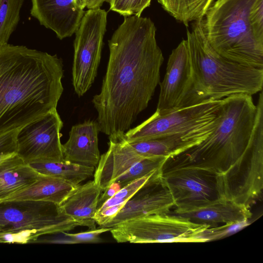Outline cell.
<instances>
[{"label":"cell","instance_id":"6da1fadb","mask_svg":"<svg viewBox=\"0 0 263 263\" xmlns=\"http://www.w3.org/2000/svg\"><path fill=\"white\" fill-rule=\"evenodd\" d=\"M195 167L216 174L222 196L248 207L261 200L263 190V106L252 96L221 99L216 125L199 143L167 157L162 173Z\"/></svg>","mask_w":263,"mask_h":263},{"label":"cell","instance_id":"7a4b0ae2","mask_svg":"<svg viewBox=\"0 0 263 263\" xmlns=\"http://www.w3.org/2000/svg\"><path fill=\"white\" fill-rule=\"evenodd\" d=\"M149 17L130 16L108 41L109 55L99 93L92 102L99 131L119 141L147 107L160 83L164 61Z\"/></svg>","mask_w":263,"mask_h":263},{"label":"cell","instance_id":"3957f363","mask_svg":"<svg viewBox=\"0 0 263 263\" xmlns=\"http://www.w3.org/2000/svg\"><path fill=\"white\" fill-rule=\"evenodd\" d=\"M56 54L8 43L0 47V136L57 109L64 88Z\"/></svg>","mask_w":263,"mask_h":263},{"label":"cell","instance_id":"277c9868","mask_svg":"<svg viewBox=\"0 0 263 263\" xmlns=\"http://www.w3.org/2000/svg\"><path fill=\"white\" fill-rule=\"evenodd\" d=\"M202 20L187 30L186 42L194 89L202 101L221 100L244 93L251 96L262 91L263 69L243 65L218 54L208 42Z\"/></svg>","mask_w":263,"mask_h":263},{"label":"cell","instance_id":"5b68a950","mask_svg":"<svg viewBox=\"0 0 263 263\" xmlns=\"http://www.w3.org/2000/svg\"><path fill=\"white\" fill-rule=\"evenodd\" d=\"M256 0H216L202 20L205 37L222 57L263 69V42L255 35L250 11Z\"/></svg>","mask_w":263,"mask_h":263},{"label":"cell","instance_id":"8992f818","mask_svg":"<svg viewBox=\"0 0 263 263\" xmlns=\"http://www.w3.org/2000/svg\"><path fill=\"white\" fill-rule=\"evenodd\" d=\"M81 226L55 203L28 200L0 201V232L22 233L31 242L46 234L63 233Z\"/></svg>","mask_w":263,"mask_h":263},{"label":"cell","instance_id":"52a82bcc","mask_svg":"<svg viewBox=\"0 0 263 263\" xmlns=\"http://www.w3.org/2000/svg\"><path fill=\"white\" fill-rule=\"evenodd\" d=\"M118 242H202L207 226L196 224L170 214H154L129 219L111 227Z\"/></svg>","mask_w":263,"mask_h":263},{"label":"cell","instance_id":"ba28073f","mask_svg":"<svg viewBox=\"0 0 263 263\" xmlns=\"http://www.w3.org/2000/svg\"><path fill=\"white\" fill-rule=\"evenodd\" d=\"M107 13L100 8L85 11L75 32L72 82L76 94L83 96L91 87L101 61Z\"/></svg>","mask_w":263,"mask_h":263},{"label":"cell","instance_id":"9c48e42d","mask_svg":"<svg viewBox=\"0 0 263 263\" xmlns=\"http://www.w3.org/2000/svg\"><path fill=\"white\" fill-rule=\"evenodd\" d=\"M221 101L210 99L164 114L155 112L143 122L128 130L122 140L130 143L200 128L217 117Z\"/></svg>","mask_w":263,"mask_h":263},{"label":"cell","instance_id":"30bf717a","mask_svg":"<svg viewBox=\"0 0 263 263\" xmlns=\"http://www.w3.org/2000/svg\"><path fill=\"white\" fill-rule=\"evenodd\" d=\"M63 126L57 109L29 123L17 133V155L29 164L64 161L61 142Z\"/></svg>","mask_w":263,"mask_h":263},{"label":"cell","instance_id":"8fae6325","mask_svg":"<svg viewBox=\"0 0 263 263\" xmlns=\"http://www.w3.org/2000/svg\"><path fill=\"white\" fill-rule=\"evenodd\" d=\"M162 177L173 198L175 208L187 210L223 198L218 176L195 167L172 169Z\"/></svg>","mask_w":263,"mask_h":263},{"label":"cell","instance_id":"7c38bea8","mask_svg":"<svg viewBox=\"0 0 263 263\" xmlns=\"http://www.w3.org/2000/svg\"><path fill=\"white\" fill-rule=\"evenodd\" d=\"M159 84L157 113L164 114L204 101L194 89L186 40H182L172 50L168 59L166 73Z\"/></svg>","mask_w":263,"mask_h":263},{"label":"cell","instance_id":"4fadbf2b","mask_svg":"<svg viewBox=\"0 0 263 263\" xmlns=\"http://www.w3.org/2000/svg\"><path fill=\"white\" fill-rule=\"evenodd\" d=\"M175 203L162 174L151 179L125 204L117 216L102 227L154 214L168 213Z\"/></svg>","mask_w":263,"mask_h":263},{"label":"cell","instance_id":"5bb4252c","mask_svg":"<svg viewBox=\"0 0 263 263\" xmlns=\"http://www.w3.org/2000/svg\"><path fill=\"white\" fill-rule=\"evenodd\" d=\"M30 14L60 40L76 32L85 11L80 0H31Z\"/></svg>","mask_w":263,"mask_h":263},{"label":"cell","instance_id":"9a60e30c","mask_svg":"<svg viewBox=\"0 0 263 263\" xmlns=\"http://www.w3.org/2000/svg\"><path fill=\"white\" fill-rule=\"evenodd\" d=\"M144 157L123 140H109L107 151L100 156L95 168L93 180L102 192L114 182L123 187L128 175Z\"/></svg>","mask_w":263,"mask_h":263},{"label":"cell","instance_id":"2e32d148","mask_svg":"<svg viewBox=\"0 0 263 263\" xmlns=\"http://www.w3.org/2000/svg\"><path fill=\"white\" fill-rule=\"evenodd\" d=\"M168 214L209 228L247 222L252 215L250 208L226 198L193 209L175 208Z\"/></svg>","mask_w":263,"mask_h":263},{"label":"cell","instance_id":"e0dca14e","mask_svg":"<svg viewBox=\"0 0 263 263\" xmlns=\"http://www.w3.org/2000/svg\"><path fill=\"white\" fill-rule=\"evenodd\" d=\"M217 116L208 124L190 132L158 137L129 144L138 153L145 157L167 158L199 143L207 137L216 125Z\"/></svg>","mask_w":263,"mask_h":263},{"label":"cell","instance_id":"ac0fdd59","mask_svg":"<svg viewBox=\"0 0 263 263\" xmlns=\"http://www.w3.org/2000/svg\"><path fill=\"white\" fill-rule=\"evenodd\" d=\"M97 121L87 120L73 126L62 144L64 161L96 168L100 158Z\"/></svg>","mask_w":263,"mask_h":263},{"label":"cell","instance_id":"d6986e66","mask_svg":"<svg viewBox=\"0 0 263 263\" xmlns=\"http://www.w3.org/2000/svg\"><path fill=\"white\" fill-rule=\"evenodd\" d=\"M102 191L94 180L78 185L60 205L67 215L89 229L96 228L94 216Z\"/></svg>","mask_w":263,"mask_h":263},{"label":"cell","instance_id":"ffe728a7","mask_svg":"<svg viewBox=\"0 0 263 263\" xmlns=\"http://www.w3.org/2000/svg\"><path fill=\"white\" fill-rule=\"evenodd\" d=\"M41 174L16 154L0 162V201L35 182Z\"/></svg>","mask_w":263,"mask_h":263},{"label":"cell","instance_id":"44dd1931","mask_svg":"<svg viewBox=\"0 0 263 263\" xmlns=\"http://www.w3.org/2000/svg\"><path fill=\"white\" fill-rule=\"evenodd\" d=\"M77 185L60 178L41 174L30 186L1 201H43L60 205Z\"/></svg>","mask_w":263,"mask_h":263},{"label":"cell","instance_id":"7402d4cb","mask_svg":"<svg viewBox=\"0 0 263 263\" xmlns=\"http://www.w3.org/2000/svg\"><path fill=\"white\" fill-rule=\"evenodd\" d=\"M30 165L40 174L60 178L76 185L92 176L95 170L93 167L66 161L37 162Z\"/></svg>","mask_w":263,"mask_h":263},{"label":"cell","instance_id":"603a6c76","mask_svg":"<svg viewBox=\"0 0 263 263\" xmlns=\"http://www.w3.org/2000/svg\"><path fill=\"white\" fill-rule=\"evenodd\" d=\"M215 0H158L163 9L187 26L203 19Z\"/></svg>","mask_w":263,"mask_h":263},{"label":"cell","instance_id":"cb8c5ba5","mask_svg":"<svg viewBox=\"0 0 263 263\" xmlns=\"http://www.w3.org/2000/svg\"><path fill=\"white\" fill-rule=\"evenodd\" d=\"M25 0H0V47L8 43L20 20Z\"/></svg>","mask_w":263,"mask_h":263},{"label":"cell","instance_id":"d4e9b609","mask_svg":"<svg viewBox=\"0 0 263 263\" xmlns=\"http://www.w3.org/2000/svg\"><path fill=\"white\" fill-rule=\"evenodd\" d=\"M161 174V171H158L132 181L122 187L113 197L105 201L97 209L119 204H125L151 179Z\"/></svg>","mask_w":263,"mask_h":263},{"label":"cell","instance_id":"484cf974","mask_svg":"<svg viewBox=\"0 0 263 263\" xmlns=\"http://www.w3.org/2000/svg\"><path fill=\"white\" fill-rule=\"evenodd\" d=\"M152 0H107L110 10L124 17L140 16L143 11L151 4Z\"/></svg>","mask_w":263,"mask_h":263},{"label":"cell","instance_id":"4316f807","mask_svg":"<svg viewBox=\"0 0 263 263\" xmlns=\"http://www.w3.org/2000/svg\"><path fill=\"white\" fill-rule=\"evenodd\" d=\"M111 228L110 227H100L98 229H89V231L77 233L64 232L63 234H64L66 238L49 240L47 242L68 244L98 243L101 241L100 235L104 233L110 231Z\"/></svg>","mask_w":263,"mask_h":263},{"label":"cell","instance_id":"83f0119b","mask_svg":"<svg viewBox=\"0 0 263 263\" xmlns=\"http://www.w3.org/2000/svg\"><path fill=\"white\" fill-rule=\"evenodd\" d=\"M19 130L0 136V162L17 154L16 137Z\"/></svg>","mask_w":263,"mask_h":263},{"label":"cell","instance_id":"f1b7e54d","mask_svg":"<svg viewBox=\"0 0 263 263\" xmlns=\"http://www.w3.org/2000/svg\"><path fill=\"white\" fill-rule=\"evenodd\" d=\"M125 204H119L97 209L94 216V219L100 227H102L110 222L117 216Z\"/></svg>","mask_w":263,"mask_h":263},{"label":"cell","instance_id":"f546056e","mask_svg":"<svg viewBox=\"0 0 263 263\" xmlns=\"http://www.w3.org/2000/svg\"><path fill=\"white\" fill-rule=\"evenodd\" d=\"M31 242L30 239L22 233L0 232V243H21Z\"/></svg>","mask_w":263,"mask_h":263},{"label":"cell","instance_id":"4dcf8cb0","mask_svg":"<svg viewBox=\"0 0 263 263\" xmlns=\"http://www.w3.org/2000/svg\"><path fill=\"white\" fill-rule=\"evenodd\" d=\"M122 187L121 184L117 182H114L110 184L103 191V194L100 196L98 204V208L107 200L113 197Z\"/></svg>","mask_w":263,"mask_h":263},{"label":"cell","instance_id":"1f68e13d","mask_svg":"<svg viewBox=\"0 0 263 263\" xmlns=\"http://www.w3.org/2000/svg\"><path fill=\"white\" fill-rule=\"evenodd\" d=\"M107 0H87L86 4V8L88 9H92L96 8H100L102 6L105 2Z\"/></svg>","mask_w":263,"mask_h":263},{"label":"cell","instance_id":"d6a6232c","mask_svg":"<svg viewBox=\"0 0 263 263\" xmlns=\"http://www.w3.org/2000/svg\"><path fill=\"white\" fill-rule=\"evenodd\" d=\"M87 0H80L82 6L83 8L84 9L86 8V3Z\"/></svg>","mask_w":263,"mask_h":263},{"label":"cell","instance_id":"836d02e7","mask_svg":"<svg viewBox=\"0 0 263 263\" xmlns=\"http://www.w3.org/2000/svg\"><path fill=\"white\" fill-rule=\"evenodd\" d=\"M87 1H86V2H87Z\"/></svg>","mask_w":263,"mask_h":263}]
</instances>
